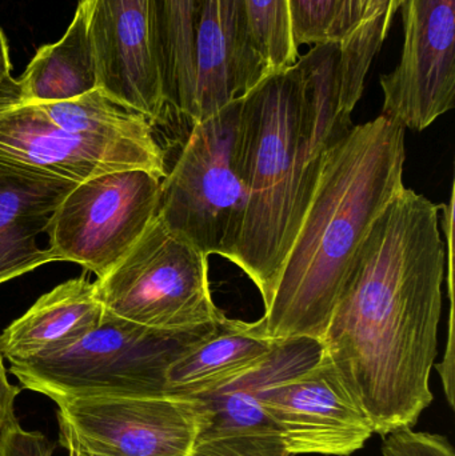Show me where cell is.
<instances>
[{
	"instance_id": "1",
	"label": "cell",
	"mask_w": 455,
	"mask_h": 456,
	"mask_svg": "<svg viewBox=\"0 0 455 456\" xmlns=\"http://www.w3.org/2000/svg\"><path fill=\"white\" fill-rule=\"evenodd\" d=\"M445 265L440 205L403 187L366 236L321 338L374 434L414 428L432 404Z\"/></svg>"
},
{
	"instance_id": "2",
	"label": "cell",
	"mask_w": 455,
	"mask_h": 456,
	"mask_svg": "<svg viewBox=\"0 0 455 456\" xmlns=\"http://www.w3.org/2000/svg\"><path fill=\"white\" fill-rule=\"evenodd\" d=\"M405 131L381 114L326 150L269 305L254 322L262 335L321 340L366 236L405 187Z\"/></svg>"
},
{
	"instance_id": "3",
	"label": "cell",
	"mask_w": 455,
	"mask_h": 456,
	"mask_svg": "<svg viewBox=\"0 0 455 456\" xmlns=\"http://www.w3.org/2000/svg\"><path fill=\"white\" fill-rule=\"evenodd\" d=\"M325 152L315 141L298 64L270 75L240 99L238 165L248 203L229 262L256 284L264 307L312 200Z\"/></svg>"
},
{
	"instance_id": "4",
	"label": "cell",
	"mask_w": 455,
	"mask_h": 456,
	"mask_svg": "<svg viewBox=\"0 0 455 456\" xmlns=\"http://www.w3.org/2000/svg\"><path fill=\"white\" fill-rule=\"evenodd\" d=\"M186 330L141 326L104 311L101 323L74 345L10 363L21 387L48 396L167 394L174 362L218 331L224 319Z\"/></svg>"
},
{
	"instance_id": "5",
	"label": "cell",
	"mask_w": 455,
	"mask_h": 456,
	"mask_svg": "<svg viewBox=\"0 0 455 456\" xmlns=\"http://www.w3.org/2000/svg\"><path fill=\"white\" fill-rule=\"evenodd\" d=\"M240 99L192 125L160 182L158 216L203 254L229 260L240 240L248 192L238 165Z\"/></svg>"
},
{
	"instance_id": "6",
	"label": "cell",
	"mask_w": 455,
	"mask_h": 456,
	"mask_svg": "<svg viewBox=\"0 0 455 456\" xmlns=\"http://www.w3.org/2000/svg\"><path fill=\"white\" fill-rule=\"evenodd\" d=\"M93 283L106 313L151 329H194L226 316L211 295L207 255L171 232L158 216Z\"/></svg>"
},
{
	"instance_id": "7",
	"label": "cell",
	"mask_w": 455,
	"mask_h": 456,
	"mask_svg": "<svg viewBox=\"0 0 455 456\" xmlns=\"http://www.w3.org/2000/svg\"><path fill=\"white\" fill-rule=\"evenodd\" d=\"M58 404L69 456H191L203 420L195 395H85Z\"/></svg>"
},
{
	"instance_id": "8",
	"label": "cell",
	"mask_w": 455,
	"mask_h": 456,
	"mask_svg": "<svg viewBox=\"0 0 455 456\" xmlns=\"http://www.w3.org/2000/svg\"><path fill=\"white\" fill-rule=\"evenodd\" d=\"M160 182L149 171L133 168L77 183L47 230L56 262L77 263L103 278L158 216Z\"/></svg>"
},
{
	"instance_id": "9",
	"label": "cell",
	"mask_w": 455,
	"mask_h": 456,
	"mask_svg": "<svg viewBox=\"0 0 455 456\" xmlns=\"http://www.w3.org/2000/svg\"><path fill=\"white\" fill-rule=\"evenodd\" d=\"M322 356L317 338H285L256 366L195 394L203 420L191 456H291L262 406V394L272 383L314 366Z\"/></svg>"
},
{
	"instance_id": "10",
	"label": "cell",
	"mask_w": 455,
	"mask_h": 456,
	"mask_svg": "<svg viewBox=\"0 0 455 456\" xmlns=\"http://www.w3.org/2000/svg\"><path fill=\"white\" fill-rule=\"evenodd\" d=\"M99 88L152 125L167 122L157 0H80Z\"/></svg>"
},
{
	"instance_id": "11",
	"label": "cell",
	"mask_w": 455,
	"mask_h": 456,
	"mask_svg": "<svg viewBox=\"0 0 455 456\" xmlns=\"http://www.w3.org/2000/svg\"><path fill=\"white\" fill-rule=\"evenodd\" d=\"M402 55L381 77L382 115L424 131L454 109L455 0H402Z\"/></svg>"
},
{
	"instance_id": "12",
	"label": "cell",
	"mask_w": 455,
	"mask_h": 456,
	"mask_svg": "<svg viewBox=\"0 0 455 456\" xmlns=\"http://www.w3.org/2000/svg\"><path fill=\"white\" fill-rule=\"evenodd\" d=\"M262 406L288 455L349 456L373 436L370 418L322 356L310 369L272 383Z\"/></svg>"
},
{
	"instance_id": "13",
	"label": "cell",
	"mask_w": 455,
	"mask_h": 456,
	"mask_svg": "<svg viewBox=\"0 0 455 456\" xmlns=\"http://www.w3.org/2000/svg\"><path fill=\"white\" fill-rule=\"evenodd\" d=\"M194 103L189 122H203L264 80L248 48L245 0H197Z\"/></svg>"
},
{
	"instance_id": "14",
	"label": "cell",
	"mask_w": 455,
	"mask_h": 456,
	"mask_svg": "<svg viewBox=\"0 0 455 456\" xmlns=\"http://www.w3.org/2000/svg\"><path fill=\"white\" fill-rule=\"evenodd\" d=\"M0 160L83 183L130 170L102 150L56 126L37 104L21 99L18 79H0Z\"/></svg>"
},
{
	"instance_id": "15",
	"label": "cell",
	"mask_w": 455,
	"mask_h": 456,
	"mask_svg": "<svg viewBox=\"0 0 455 456\" xmlns=\"http://www.w3.org/2000/svg\"><path fill=\"white\" fill-rule=\"evenodd\" d=\"M77 184L0 160V284L56 262L37 238Z\"/></svg>"
},
{
	"instance_id": "16",
	"label": "cell",
	"mask_w": 455,
	"mask_h": 456,
	"mask_svg": "<svg viewBox=\"0 0 455 456\" xmlns=\"http://www.w3.org/2000/svg\"><path fill=\"white\" fill-rule=\"evenodd\" d=\"M56 126L102 150L126 168H141L163 179L166 155L144 115L95 88L79 98L37 104Z\"/></svg>"
},
{
	"instance_id": "17",
	"label": "cell",
	"mask_w": 455,
	"mask_h": 456,
	"mask_svg": "<svg viewBox=\"0 0 455 456\" xmlns=\"http://www.w3.org/2000/svg\"><path fill=\"white\" fill-rule=\"evenodd\" d=\"M103 313L95 283L85 271L42 295L3 331V356L15 363L63 350L93 331Z\"/></svg>"
},
{
	"instance_id": "18",
	"label": "cell",
	"mask_w": 455,
	"mask_h": 456,
	"mask_svg": "<svg viewBox=\"0 0 455 456\" xmlns=\"http://www.w3.org/2000/svg\"><path fill=\"white\" fill-rule=\"evenodd\" d=\"M280 339L254 323L226 318L218 331L187 351L167 371V393L195 395L242 374L266 358Z\"/></svg>"
},
{
	"instance_id": "19",
	"label": "cell",
	"mask_w": 455,
	"mask_h": 456,
	"mask_svg": "<svg viewBox=\"0 0 455 456\" xmlns=\"http://www.w3.org/2000/svg\"><path fill=\"white\" fill-rule=\"evenodd\" d=\"M26 103L72 101L99 87L95 55L82 8L59 42L37 50L18 79Z\"/></svg>"
},
{
	"instance_id": "20",
	"label": "cell",
	"mask_w": 455,
	"mask_h": 456,
	"mask_svg": "<svg viewBox=\"0 0 455 456\" xmlns=\"http://www.w3.org/2000/svg\"><path fill=\"white\" fill-rule=\"evenodd\" d=\"M163 85L168 109L189 120L194 103L197 0H157Z\"/></svg>"
},
{
	"instance_id": "21",
	"label": "cell",
	"mask_w": 455,
	"mask_h": 456,
	"mask_svg": "<svg viewBox=\"0 0 455 456\" xmlns=\"http://www.w3.org/2000/svg\"><path fill=\"white\" fill-rule=\"evenodd\" d=\"M402 0H362L354 28L339 40V103L352 118L374 58L384 45Z\"/></svg>"
},
{
	"instance_id": "22",
	"label": "cell",
	"mask_w": 455,
	"mask_h": 456,
	"mask_svg": "<svg viewBox=\"0 0 455 456\" xmlns=\"http://www.w3.org/2000/svg\"><path fill=\"white\" fill-rule=\"evenodd\" d=\"M245 10L248 48L262 77L296 66L299 47L288 0H245Z\"/></svg>"
},
{
	"instance_id": "23",
	"label": "cell",
	"mask_w": 455,
	"mask_h": 456,
	"mask_svg": "<svg viewBox=\"0 0 455 456\" xmlns=\"http://www.w3.org/2000/svg\"><path fill=\"white\" fill-rule=\"evenodd\" d=\"M297 45L334 42L339 0H288Z\"/></svg>"
},
{
	"instance_id": "24",
	"label": "cell",
	"mask_w": 455,
	"mask_h": 456,
	"mask_svg": "<svg viewBox=\"0 0 455 456\" xmlns=\"http://www.w3.org/2000/svg\"><path fill=\"white\" fill-rule=\"evenodd\" d=\"M384 456H455L448 438L437 434L417 433L413 428H401L384 436Z\"/></svg>"
},
{
	"instance_id": "25",
	"label": "cell",
	"mask_w": 455,
	"mask_h": 456,
	"mask_svg": "<svg viewBox=\"0 0 455 456\" xmlns=\"http://www.w3.org/2000/svg\"><path fill=\"white\" fill-rule=\"evenodd\" d=\"M55 444L39 431L21 428L13 415L0 433V456H53Z\"/></svg>"
},
{
	"instance_id": "26",
	"label": "cell",
	"mask_w": 455,
	"mask_h": 456,
	"mask_svg": "<svg viewBox=\"0 0 455 456\" xmlns=\"http://www.w3.org/2000/svg\"><path fill=\"white\" fill-rule=\"evenodd\" d=\"M21 387L8 382L7 370L4 366V356L0 348V433L5 423L15 415V399L20 393Z\"/></svg>"
},
{
	"instance_id": "27",
	"label": "cell",
	"mask_w": 455,
	"mask_h": 456,
	"mask_svg": "<svg viewBox=\"0 0 455 456\" xmlns=\"http://www.w3.org/2000/svg\"><path fill=\"white\" fill-rule=\"evenodd\" d=\"M362 0H339L338 19H337L334 42L346 37L360 19Z\"/></svg>"
},
{
	"instance_id": "28",
	"label": "cell",
	"mask_w": 455,
	"mask_h": 456,
	"mask_svg": "<svg viewBox=\"0 0 455 456\" xmlns=\"http://www.w3.org/2000/svg\"><path fill=\"white\" fill-rule=\"evenodd\" d=\"M11 75L10 53H8L7 40L0 28V79Z\"/></svg>"
}]
</instances>
